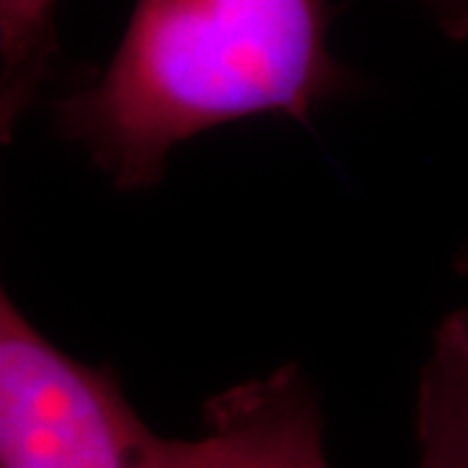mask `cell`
<instances>
[{
    "label": "cell",
    "instance_id": "cell-3",
    "mask_svg": "<svg viewBox=\"0 0 468 468\" xmlns=\"http://www.w3.org/2000/svg\"><path fill=\"white\" fill-rule=\"evenodd\" d=\"M214 468H331L318 399L304 375L282 367L203 406Z\"/></svg>",
    "mask_w": 468,
    "mask_h": 468
},
{
    "label": "cell",
    "instance_id": "cell-5",
    "mask_svg": "<svg viewBox=\"0 0 468 468\" xmlns=\"http://www.w3.org/2000/svg\"><path fill=\"white\" fill-rule=\"evenodd\" d=\"M52 5L55 0H0V131L5 144L45 84L52 52Z\"/></svg>",
    "mask_w": 468,
    "mask_h": 468
},
{
    "label": "cell",
    "instance_id": "cell-4",
    "mask_svg": "<svg viewBox=\"0 0 468 468\" xmlns=\"http://www.w3.org/2000/svg\"><path fill=\"white\" fill-rule=\"evenodd\" d=\"M421 468H468V307L437 325L417 396Z\"/></svg>",
    "mask_w": 468,
    "mask_h": 468
},
{
    "label": "cell",
    "instance_id": "cell-6",
    "mask_svg": "<svg viewBox=\"0 0 468 468\" xmlns=\"http://www.w3.org/2000/svg\"><path fill=\"white\" fill-rule=\"evenodd\" d=\"M430 3H435L440 11H445L451 16H458V14L468 11V0H430Z\"/></svg>",
    "mask_w": 468,
    "mask_h": 468
},
{
    "label": "cell",
    "instance_id": "cell-7",
    "mask_svg": "<svg viewBox=\"0 0 468 468\" xmlns=\"http://www.w3.org/2000/svg\"><path fill=\"white\" fill-rule=\"evenodd\" d=\"M458 271H461V273H468V250L461 255V261H458Z\"/></svg>",
    "mask_w": 468,
    "mask_h": 468
},
{
    "label": "cell",
    "instance_id": "cell-1",
    "mask_svg": "<svg viewBox=\"0 0 468 468\" xmlns=\"http://www.w3.org/2000/svg\"><path fill=\"white\" fill-rule=\"evenodd\" d=\"M325 0H135L94 84L58 101V131L117 190L159 185L185 141L252 115L307 120L341 94Z\"/></svg>",
    "mask_w": 468,
    "mask_h": 468
},
{
    "label": "cell",
    "instance_id": "cell-2",
    "mask_svg": "<svg viewBox=\"0 0 468 468\" xmlns=\"http://www.w3.org/2000/svg\"><path fill=\"white\" fill-rule=\"evenodd\" d=\"M0 468H214V455L206 435H156L110 369L58 349L3 292Z\"/></svg>",
    "mask_w": 468,
    "mask_h": 468
}]
</instances>
